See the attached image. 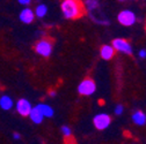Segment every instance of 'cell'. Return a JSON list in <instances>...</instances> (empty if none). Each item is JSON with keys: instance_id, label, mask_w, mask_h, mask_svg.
<instances>
[{"instance_id": "6da1fadb", "label": "cell", "mask_w": 146, "mask_h": 144, "mask_svg": "<svg viewBox=\"0 0 146 144\" xmlns=\"http://www.w3.org/2000/svg\"><path fill=\"white\" fill-rule=\"evenodd\" d=\"M60 9L64 17L67 20H77L86 13L85 4L80 0H63Z\"/></svg>"}, {"instance_id": "7a4b0ae2", "label": "cell", "mask_w": 146, "mask_h": 144, "mask_svg": "<svg viewBox=\"0 0 146 144\" xmlns=\"http://www.w3.org/2000/svg\"><path fill=\"white\" fill-rule=\"evenodd\" d=\"M35 52L43 58H49L53 51V43L49 38H42L35 44Z\"/></svg>"}, {"instance_id": "3957f363", "label": "cell", "mask_w": 146, "mask_h": 144, "mask_svg": "<svg viewBox=\"0 0 146 144\" xmlns=\"http://www.w3.org/2000/svg\"><path fill=\"white\" fill-rule=\"evenodd\" d=\"M95 91H96V84L94 80H92L90 77H86L85 80H82L78 86V92L81 96H92Z\"/></svg>"}, {"instance_id": "277c9868", "label": "cell", "mask_w": 146, "mask_h": 144, "mask_svg": "<svg viewBox=\"0 0 146 144\" xmlns=\"http://www.w3.org/2000/svg\"><path fill=\"white\" fill-rule=\"evenodd\" d=\"M117 21L119 22V24H122L124 27H131V26H133L136 23L137 17H136V14L132 10L125 9V10H122L118 14Z\"/></svg>"}, {"instance_id": "5b68a950", "label": "cell", "mask_w": 146, "mask_h": 144, "mask_svg": "<svg viewBox=\"0 0 146 144\" xmlns=\"http://www.w3.org/2000/svg\"><path fill=\"white\" fill-rule=\"evenodd\" d=\"M110 122H111V118H110V115L107 114V113L96 114L94 117V119H93V124H94V127L98 130L107 129L109 126H110Z\"/></svg>"}, {"instance_id": "8992f818", "label": "cell", "mask_w": 146, "mask_h": 144, "mask_svg": "<svg viewBox=\"0 0 146 144\" xmlns=\"http://www.w3.org/2000/svg\"><path fill=\"white\" fill-rule=\"evenodd\" d=\"M111 45L116 52H121V53H124V54H131L132 53L131 44L124 38H115Z\"/></svg>"}, {"instance_id": "52a82bcc", "label": "cell", "mask_w": 146, "mask_h": 144, "mask_svg": "<svg viewBox=\"0 0 146 144\" xmlns=\"http://www.w3.org/2000/svg\"><path fill=\"white\" fill-rule=\"evenodd\" d=\"M15 109H16V112L19 113L20 115L28 117L29 113H30V111H31V109H33V105H31V103L28 99L21 98V99H19V100L16 101Z\"/></svg>"}, {"instance_id": "ba28073f", "label": "cell", "mask_w": 146, "mask_h": 144, "mask_svg": "<svg viewBox=\"0 0 146 144\" xmlns=\"http://www.w3.org/2000/svg\"><path fill=\"white\" fill-rule=\"evenodd\" d=\"M19 19L22 23L25 24H30L34 20H35V13L33 9L28 8V7H25L21 12H20V15H19Z\"/></svg>"}, {"instance_id": "9c48e42d", "label": "cell", "mask_w": 146, "mask_h": 144, "mask_svg": "<svg viewBox=\"0 0 146 144\" xmlns=\"http://www.w3.org/2000/svg\"><path fill=\"white\" fill-rule=\"evenodd\" d=\"M115 48L113 47V45H103L100 50V56L103 60H111L115 56Z\"/></svg>"}, {"instance_id": "30bf717a", "label": "cell", "mask_w": 146, "mask_h": 144, "mask_svg": "<svg viewBox=\"0 0 146 144\" xmlns=\"http://www.w3.org/2000/svg\"><path fill=\"white\" fill-rule=\"evenodd\" d=\"M14 107V101L11 96L8 95H3L0 97V109L4 111H9Z\"/></svg>"}, {"instance_id": "8fae6325", "label": "cell", "mask_w": 146, "mask_h": 144, "mask_svg": "<svg viewBox=\"0 0 146 144\" xmlns=\"http://www.w3.org/2000/svg\"><path fill=\"white\" fill-rule=\"evenodd\" d=\"M28 117H29V118H30V120H31L34 123H36V124L42 123V121L44 120V115H43V114L41 113V111L37 109V106L33 107Z\"/></svg>"}, {"instance_id": "7c38bea8", "label": "cell", "mask_w": 146, "mask_h": 144, "mask_svg": "<svg viewBox=\"0 0 146 144\" xmlns=\"http://www.w3.org/2000/svg\"><path fill=\"white\" fill-rule=\"evenodd\" d=\"M36 106H37V109H38V110L41 111V113L44 115V118H52V117H53L54 111H53V109H52L50 105L40 103L38 105H36Z\"/></svg>"}, {"instance_id": "4fadbf2b", "label": "cell", "mask_w": 146, "mask_h": 144, "mask_svg": "<svg viewBox=\"0 0 146 144\" xmlns=\"http://www.w3.org/2000/svg\"><path fill=\"white\" fill-rule=\"evenodd\" d=\"M132 121H133L135 124L144 126L146 123V114L143 111H136L132 114Z\"/></svg>"}, {"instance_id": "5bb4252c", "label": "cell", "mask_w": 146, "mask_h": 144, "mask_svg": "<svg viewBox=\"0 0 146 144\" xmlns=\"http://www.w3.org/2000/svg\"><path fill=\"white\" fill-rule=\"evenodd\" d=\"M34 13H35L36 17H40V19H42V17H44L46 15V13H48V7L44 4H40V5L36 6Z\"/></svg>"}, {"instance_id": "9a60e30c", "label": "cell", "mask_w": 146, "mask_h": 144, "mask_svg": "<svg viewBox=\"0 0 146 144\" xmlns=\"http://www.w3.org/2000/svg\"><path fill=\"white\" fill-rule=\"evenodd\" d=\"M60 130H62V134L65 138L72 137V129L68 127V126H63V127L60 128Z\"/></svg>"}, {"instance_id": "2e32d148", "label": "cell", "mask_w": 146, "mask_h": 144, "mask_svg": "<svg viewBox=\"0 0 146 144\" xmlns=\"http://www.w3.org/2000/svg\"><path fill=\"white\" fill-rule=\"evenodd\" d=\"M86 4L88 6V8L94 9L98 6V0H86Z\"/></svg>"}, {"instance_id": "e0dca14e", "label": "cell", "mask_w": 146, "mask_h": 144, "mask_svg": "<svg viewBox=\"0 0 146 144\" xmlns=\"http://www.w3.org/2000/svg\"><path fill=\"white\" fill-rule=\"evenodd\" d=\"M123 112H124L123 105H116L115 110H114V113H115L116 115H121V114H123Z\"/></svg>"}, {"instance_id": "ac0fdd59", "label": "cell", "mask_w": 146, "mask_h": 144, "mask_svg": "<svg viewBox=\"0 0 146 144\" xmlns=\"http://www.w3.org/2000/svg\"><path fill=\"white\" fill-rule=\"evenodd\" d=\"M17 1H19V4L22 6H28L31 3V0H17Z\"/></svg>"}, {"instance_id": "d6986e66", "label": "cell", "mask_w": 146, "mask_h": 144, "mask_svg": "<svg viewBox=\"0 0 146 144\" xmlns=\"http://www.w3.org/2000/svg\"><path fill=\"white\" fill-rule=\"evenodd\" d=\"M138 56H139V58L145 59L146 58V50H140L139 53H138Z\"/></svg>"}, {"instance_id": "ffe728a7", "label": "cell", "mask_w": 146, "mask_h": 144, "mask_svg": "<svg viewBox=\"0 0 146 144\" xmlns=\"http://www.w3.org/2000/svg\"><path fill=\"white\" fill-rule=\"evenodd\" d=\"M13 138H14V139H20V138H21V135H20L19 133H14V134H13Z\"/></svg>"}, {"instance_id": "44dd1931", "label": "cell", "mask_w": 146, "mask_h": 144, "mask_svg": "<svg viewBox=\"0 0 146 144\" xmlns=\"http://www.w3.org/2000/svg\"><path fill=\"white\" fill-rule=\"evenodd\" d=\"M49 95H50L51 97H54V96H56V91H52V90H51V91L49 92Z\"/></svg>"}, {"instance_id": "7402d4cb", "label": "cell", "mask_w": 146, "mask_h": 144, "mask_svg": "<svg viewBox=\"0 0 146 144\" xmlns=\"http://www.w3.org/2000/svg\"><path fill=\"white\" fill-rule=\"evenodd\" d=\"M67 144H76L74 142H70V143H67Z\"/></svg>"}, {"instance_id": "603a6c76", "label": "cell", "mask_w": 146, "mask_h": 144, "mask_svg": "<svg viewBox=\"0 0 146 144\" xmlns=\"http://www.w3.org/2000/svg\"><path fill=\"white\" fill-rule=\"evenodd\" d=\"M119 1H125V0H119Z\"/></svg>"}]
</instances>
